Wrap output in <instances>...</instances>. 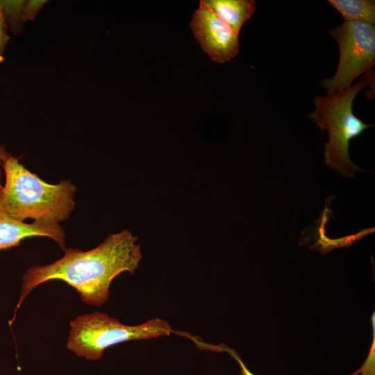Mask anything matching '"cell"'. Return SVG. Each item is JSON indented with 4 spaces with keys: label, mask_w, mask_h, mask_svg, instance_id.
Returning <instances> with one entry per match:
<instances>
[{
    "label": "cell",
    "mask_w": 375,
    "mask_h": 375,
    "mask_svg": "<svg viewBox=\"0 0 375 375\" xmlns=\"http://www.w3.org/2000/svg\"><path fill=\"white\" fill-rule=\"evenodd\" d=\"M137 241V237L124 230L108 235L90 250L65 249L63 256L53 262L31 267L23 276L20 295L9 324L15 319L17 310L28 294L52 280L72 286L87 305L104 304L109 299L112 280L124 272L134 274L138 268L142 256Z\"/></svg>",
    "instance_id": "cell-1"
},
{
    "label": "cell",
    "mask_w": 375,
    "mask_h": 375,
    "mask_svg": "<svg viewBox=\"0 0 375 375\" xmlns=\"http://www.w3.org/2000/svg\"><path fill=\"white\" fill-rule=\"evenodd\" d=\"M5 183L0 209L12 218L49 225H60L75 208L76 187L69 180L50 184L27 169L10 153L2 165Z\"/></svg>",
    "instance_id": "cell-2"
},
{
    "label": "cell",
    "mask_w": 375,
    "mask_h": 375,
    "mask_svg": "<svg viewBox=\"0 0 375 375\" xmlns=\"http://www.w3.org/2000/svg\"><path fill=\"white\" fill-rule=\"evenodd\" d=\"M372 78L367 71L353 85L326 96H315V110L308 115L319 129L328 132L329 138L324 151L325 162L342 177L352 178L356 171H362L350 159L349 144L372 126L365 124L353 114L352 105L356 96Z\"/></svg>",
    "instance_id": "cell-3"
},
{
    "label": "cell",
    "mask_w": 375,
    "mask_h": 375,
    "mask_svg": "<svg viewBox=\"0 0 375 375\" xmlns=\"http://www.w3.org/2000/svg\"><path fill=\"white\" fill-rule=\"evenodd\" d=\"M69 326L67 348L88 360L100 359L107 349L118 344L157 338L174 332L168 322L159 317L130 326L100 312L77 316Z\"/></svg>",
    "instance_id": "cell-4"
},
{
    "label": "cell",
    "mask_w": 375,
    "mask_h": 375,
    "mask_svg": "<svg viewBox=\"0 0 375 375\" xmlns=\"http://www.w3.org/2000/svg\"><path fill=\"white\" fill-rule=\"evenodd\" d=\"M329 33L338 44L340 58L333 76L321 81L327 93L349 87L356 78L375 64L374 24L360 21L344 22Z\"/></svg>",
    "instance_id": "cell-5"
},
{
    "label": "cell",
    "mask_w": 375,
    "mask_h": 375,
    "mask_svg": "<svg viewBox=\"0 0 375 375\" xmlns=\"http://www.w3.org/2000/svg\"><path fill=\"white\" fill-rule=\"evenodd\" d=\"M201 49L218 63L233 58L239 51V33L211 11L198 8L190 24Z\"/></svg>",
    "instance_id": "cell-6"
},
{
    "label": "cell",
    "mask_w": 375,
    "mask_h": 375,
    "mask_svg": "<svg viewBox=\"0 0 375 375\" xmlns=\"http://www.w3.org/2000/svg\"><path fill=\"white\" fill-rule=\"evenodd\" d=\"M33 237L49 238L63 251L66 249L65 232L60 225L25 223L12 218L0 209V250L19 246L22 240Z\"/></svg>",
    "instance_id": "cell-7"
},
{
    "label": "cell",
    "mask_w": 375,
    "mask_h": 375,
    "mask_svg": "<svg viewBox=\"0 0 375 375\" xmlns=\"http://www.w3.org/2000/svg\"><path fill=\"white\" fill-rule=\"evenodd\" d=\"M253 0H200L199 8L211 11L231 28L240 33L255 11Z\"/></svg>",
    "instance_id": "cell-8"
},
{
    "label": "cell",
    "mask_w": 375,
    "mask_h": 375,
    "mask_svg": "<svg viewBox=\"0 0 375 375\" xmlns=\"http://www.w3.org/2000/svg\"><path fill=\"white\" fill-rule=\"evenodd\" d=\"M344 22L360 21L374 24L375 1L372 0H328Z\"/></svg>",
    "instance_id": "cell-9"
},
{
    "label": "cell",
    "mask_w": 375,
    "mask_h": 375,
    "mask_svg": "<svg viewBox=\"0 0 375 375\" xmlns=\"http://www.w3.org/2000/svg\"><path fill=\"white\" fill-rule=\"evenodd\" d=\"M25 1L0 0V6L3 12L7 28L12 33H20L23 29V14Z\"/></svg>",
    "instance_id": "cell-10"
},
{
    "label": "cell",
    "mask_w": 375,
    "mask_h": 375,
    "mask_svg": "<svg viewBox=\"0 0 375 375\" xmlns=\"http://www.w3.org/2000/svg\"><path fill=\"white\" fill-rule=\"evenodd\" d=\"M375 314L372 316V325L373 328V341L369 352V355L362 365L357 371L350 374L349 375H358L361 373V375H375Z\"/></svg>",
    "instance_id": "cell-11"
},
{
    "label": "cell",
    "mask_w": 375,
    "mask_h": 375,
    "mask_svg": "<svg viewBox=\"0 0 375 375\" xmlns=\"http://www.w3.org/2000/svg\"><path fill=\"white\" fill-rule=\"evenodd\" d=\"M46 3L47 1L43 0L25 1L23 14L24 22L34 19Z\"/></svg>",
    "instance_id": "cell-12"
},
{
    "label": "cell",
    "mask_w": 375,
    "mask_h": 375,
    "mask_svg": "<svg viewBox=\"0 0 375 375\" xmlns=\"http://www.w3.org/2000/svg\"><path fill=\"white\" fill-rule=\"evenodd\" d=\"M211 351H214L216 352L225 351L228 353L234 359L236 360V361L240 365V371L239 375H255L247 369V367L242 360L240 355L233 349L227 347L224 344H221L219 345H212Z\"/></svg>",
    "instance_id": "cell-13"
},
{
    "label": "cell",
    "mask_w": 375,
    "mask_h": 375,
    "mask_svg": "<svg viewBox=\"0 0 375 375\" xmlns=\"http://www.w3.org/2000/svg\"><path fill=\"white\" fill-rule=\"evenodd\" d=\"M9 40L7 29H0V62L3 60L4 51Z\"/></svg>",
    "instance_id": "cell-14"
},
{
    "label": "cell",
    "mask_w": 375,
    "mask_h": 375,
    "mask_svg": "<svg viewBox=\"0 0 375 375\" xmlns=\"http://www.w3.org/2000/svg\"><path fill=\"white\" fill-rule=\"evenodd\" d=\"M8 153L9 152L7 151L5 145L0 143V196L3 186L1 183V177L3 172L2 165L3 159L8 154Z\"/></svg>",
    "instance_id": "cell-15"
},
{
    "label": "cell",
    "mask_w": 375,
    "mask_h": 375,
    "mask_svg": "<svg viewBox=\"0 0 375 375\" xmlns=\"http://www.w3.org/2000/svg\"><path fill=\"white\" fill-rule=\"evenodd\" d=\"M0 29H8L3 12L0 6Z\"/></svg>",
    "instance_id": "cell-16"
}]
</instances>
